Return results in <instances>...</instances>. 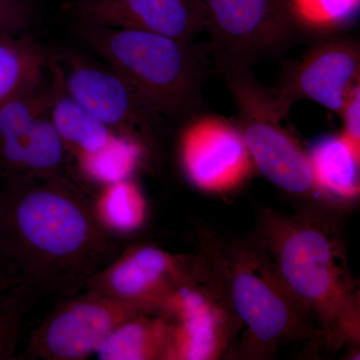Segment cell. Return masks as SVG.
Instances as JSON below:
<instances>
[{
	"mask_svg": "<svg viewBox=\"0 0 360 360\" xmlns=\"http://www.w3.org/2000/svg\"><path fill=\"white\" fill-rule=\"evenodd\" d=\"M122 250L78 180L0 179V274L30 292L66 297Z\"/></svg>",
	"mask_w": 360,
	"mask_h": 360,
	"instance_id": "6da1fadb",
	"label": "cell"
},
{
	"mask_svg": "<svg viewBox=\"0 0 360 360\" xmlns=\"http://www.w3.org/2000/svg\"><path fill=\"white\" fill-rule=\"evenodd\" d=\"M258 236L293 300L330 343L359 340V291L340 231L321 213L265 210Z\"/></svg>",
	"mask_w": 360,
	"mask_h": 360,
	"instance_id": "7a4b0ae2",
	"label": "cell"
},
{
	"mask_svg": "<svg viewBox=\"0 0 360 360\" xmlns=\"http://www.w3.org/2000/svg\"><path fill=\"white\" fill-rule=\"evenodd\" d=\"M198 260L206 281L245 326L250 356L323 340L284 285L259 236L227 239L203 233Z\"/></svg>",
	"mask_w": 360,
	"mask_h": 360,
	"instance_id": "3957f363",
	"label": "cell"
},
{
	"mask_svg": "<svg viewBox=\"0 0 360 360\" xmlns=\"http://www.w3.org/2000/svg\"><path fill=\"white\" fill-rule=\"evenodd\" d=\"M78 34L161 117H193L202 108L203 51L187 41L80 21Z\"/></svg>",
	"mask_w": 360,
	"mask_h": 360,
	"instance_id": "277c9868",
	"label": "cell"
},
{
	"mask_svg": "<svg viewBox=\"0 0 360 360\" xmlns=\"http://www.w3.org/2000/svg\"><path fill=\"white\" fill-rule=\"evenodd\" d=\"M221 73L236 104L238 127L255 167L285 193L321 198L309 153L281 125L284 116L277 110L270 90L260 84L248 68Z\"/></svg>",
	"mask_w": 360,
	"mask_h": 360,
	"instance_id": "5b68a950",
	"label": "cell"
},
{
	"mask_svg": "<svg viewBox=\"0 0 360 360\" xmlns=\"http://www.w3.org/2000/svg\"><path fill=\"white\" fill-rule=\"evenodd\" d=\"M220 71L248 68L300 34L288 0H196Z\"/></svg>",
	"mask_w": 360,
	"mask_h": 360,
	"instance_id": "8992f818",
	"label": "cell"
},
{
	"mask_svg": "<svg viewBox=\"0 0 360 360\" xmlns=\"http://www.w3.org/2000/svg\"><path fill=\"white\" fill-rule=\"evenodd\" d=\"M66 94L123 139L155 155L161 116L108 65L73 52L51 56Z\"/></svg>",
	"mask_w": 360,
	"mask_h": 360,
	"instance_id": "52a82bcc",
	"label": "cell"
},
{
	"mask_svg": "<svg viewBox=\"0 0 360 360\" xmlns=\"http://www.w3.org/2000/svg\"><path fill=\"white\" fill-rule=\"evenodd\" d=\"M84 290L66 296L33 329L25 359L82 360L96 354L122 322L151 314L134 303Z\"/></svg>",
	"mask_w": 360,
	"mask_h": 360,
	"instance_id": "ba28073f",
	"label": "cell"
},
{
	"mask_svg": "<svg viewBox=\"0 0 360 360\" xmlns=\"http://www.w3.org/2000/svg\"><path fill=\"white\" fill-rule=\"evenodd\" d=\"M200 276L195 260L172 255L156 246L136 245L122 250L87 281L84 290L134 303L155 314L175 288Z\"/></svg>",
	"mask_w": 360,
	"mask_h": 360,
	"instance_id": "9c48e42d",
	"label": "cell"
},
{
	"mask_svg": "<svg viewBox=\"0 0 360 360\" xmlns=\"http://www.w3.org/2000/svg\"><path fill=\"white\" fill-rule=\"evenodd\" d=\"M360 82V47L354 37H331L314 45L286 68L269 89L285 117L296 101L307 99L340 115L352 87Z\"/></svg>",
	"mask_w": 360,
	"mask_h": 360,
	"instance_id": "30bf717a",
	"label": "cell"
},
{
	"mask_svg": "<svg viewBox=\"0 0 360 360\" xmlns=\"http://www.w3.org/2000/svg\"><path fill=\"white\" fill-rule=\"evenodd\" d=\"M179 155L186 176L206 193L233 191L255 167L238 125L219 116H193L180 136Z\"/></svg>",
	"mask_w": 360,
	"mask_h": 360,
	"instance_id": "8fae6325",
	"label": "cell"
},
{
	"mask_svg": "<svg viewBox=\"0 0 360 360\" xmlns=\"http://www.w3.org/2000/svg\"><path fill=\"white\" fill-rule=\"evenodd\" d=\"M198 281L175 288L161 307L172 321L167 360L217 359L229 345L233 314L207 281L205 288Z\"/></svg>",
	"mask_w": 360,
	"mask_h": 360,
	"instance_id": "7c38bea8",
	"label": "cell"
},
{
	"mask_svg": "<svg viewBox=\"0 0 360 360\" xmlns=\"http://www.w3.org/2000/svg\"><path fill=\"white\" fill-rule=\"evenodd\" d=\"M18 176L77 180L72 158L49 112L34 116L0 110V179Z\"/></svg>",
	"mask_w": 360,
	"mask_h": 360,
	"instance_id": "4fadbf2b",
	"label": "cell"
},
{
	"mask_svg": "<svg viewBox=\"0 0 360 360\" xmlns=\"http://www.w3.org/2000/svg\"><path fill=\"white\" fill-rule=\"evenodd\" d=\"M72 11L84 22L187 41L203 32L196 0H75Z\"/></svg>",
	"mask_w": 360,
	"mask_h": 360,
	"instance_id": "5bb4252c",
	"label": "cell"
},
{
	"mask_svg": "<svg viewBox=\"0 0 360 360\" xmlns=\"http://www.w3.org/2000/svg\"><path fill=\"white\" fill-rule=\"evenodd\" d=\"M172 335L167 315L141 314L120 324L96 354L101 360H167Z\"/></svg>",
	"mask_w": 360,
	"mask_h": 360,
	"instance_id": "9a60e30c",
	"label": "cell"
},
{
	"mask_svg": "<svg viewBox=\"0 0 360 360\" xmlns=\"http://www.w3.org/2000/svg\"><path fill=\"white\" fill-rule=\"evenodd\" d=\"M51 65L56 80V96L49 110L54 127L65 142L72 161L96 155L110 146L120 135L66 94L51 58Z\"/></svg>",
	"mask_w": 360,
	"mask_h": 360,
	"instance_id": "2e32d148",
	"label": "cell"
},
{
	"mask_svg": "<svg viewBox=\"0 0 360 360\" xmlns=\"http://www.w3.org/2000/svg\"><path fill=\"white\" fill-rule=\"evenodd\" d=\"M307 153L322 198L342 201L359 198L360 151L342 134L324 137Z\"/></svg>",
	"mask_w": 360,
	"mask_h": 360,
	"instance_id": "e0dca14e",
	"label": "cell"
},
{
	"mask_svg": "<svg viewBox=\"0 0 360 360\" xmlns=\"http://www.w3.org/2000/svg\"><path fill=\"white\" fill-rule=\"evenodd\" d=\"M51 54L30 33L0 39V105L47 75Z\"/></svg>",
	"mask_w": 360,
	"mask_h": 360,
	"instance_id": "ac0fdd59",
	"label": "cell"
},
{
	"mask_svg": "<svg viewBox=\"0 0 360 360\" xmlns=\"http://www.w3.org/2000/svg\"><path fill=\"white\" fill-rule=\"evenodd\" d=\"M94 207L98 219L111 231H134L146 219V200L130 179L105 184Z\"/></svg>",
	"mask_w": 360,
	"mask_h": 360,
	"instance_id": "d6986e66",
	"label": "cell"
},
{
	"mask_svg": "<svg viewBox=\"0 0 360 360\" xmlns=\"http://www.w3.org/2000/svg\"><path fill=\"white\" fill-rule=\"evenodd\" d=\"M146 156L139 144L120 136L96 155L77 160V168L85 179L105 186L130 179Z\"/></svg>",
	"mask_w": 360,
	"mask_h": 360,
	"instance_id": "ffe728a7",
	"label": "cell"
},
{
	"mask_svg": "<svg viewBox=\"0 0 360 360\" xmlns=\"http://www.w3.org/2000/svg\"><path fill=\"white\" fill-rule=\"evenodd\" d=\"M300 27L335 30L347 25L359 13L360 0H288Z\"/></svg>",
	"mask_w": 360,
	"mask_h": 360,
	"instance_id": "44dd1931",
	"label": "cell"
},
{
	"mask_svg": "<svg viewBox=\"0 0 360 360\" xmlns=\"http://www.w3.org/2000/svg\"><path fill=\"white\" fill-rule=\"evenodd\" d=\"M30 291L11 285L0 290V360L13 359L28 309Z\"/></svg>",
	"mask_w": 360,
	"mask_h": 360,
	"instance_id": "7402d4cb",
	"label": "cell"
},
{
	"mask_svg": "<svg viewBox=\"0 0 360 360\" xmlns=\"http://www.w3.org/2000/svg\"><path fill=\"white\" fill-rule=\"evenodd\" d=\"M39 13V0H0V39L30 33Z\"/></svg>",
	"mask_w": 360,
	"mask_h": 360,
	"instance_id": "603a6c76",
	"label": "cell"
},
{
	"mask_svg": "<svg viewBox=\"0 0 360 360\" xmlns=\"http://www.w3.org/2000/svg\"><path fill=\"white\" fill-rule=\"evenodd\" d=\"M340 115L343 122L341 134L360 151V82L350 90Z\"/></svg>",
	"mask_w": 360,
	"mask_h": 360,
	"instance_id": "cb8c5ba5",
	"label": "cell"
},
{
	"mask_svg": "<svg viewBox=\"0 0 360 360\" xmlns=\"http://www.w3.org/2000/svg\"><path fill=\"white\" fill-rule=\"evenodd\" d=\"M11 285H15V284L11 283L8 278H6V276H4L0 274V290H4V288H8V286Z\"/></svg>",
	"mask_w": 360,
	"mask_h": 360,
	"instance_id": "d4e9b609",
	"label": "cell"
}]
</instances>
